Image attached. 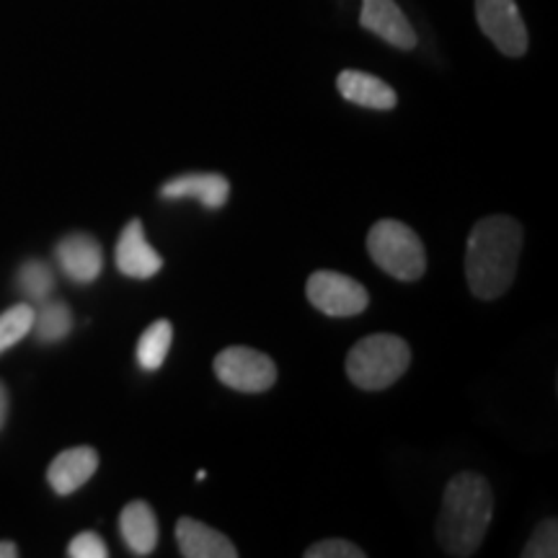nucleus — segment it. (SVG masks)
<instances>
[{
    "label": "nucleus",
    "mask_w": 558,
    "mask_h": 558,
    "mask_svg": "<svg viewBox=\"0 0 558 558\" xmlns=\"http://www.w3.org/2000/svg\"><path fill=\"white\" fill-rule=\"evenodd\" d=\"M114 262L117 269L130 279H150L163 269V259H160L158 251L145 239L143 222L137 218L124 226L120 241H117Z\"/></svg>",
    "instance_id": "9"
},
{
    "label": "nucleus",
    "mask_w": 558,
    "mask_h": 558,
    "mask_svg": "<svg viewBox=\"0 0 558 558\" xmlns=\"http://www.w3.org/2000/svg\"><path fill=\"white\" fill-rule=\"evenodd\" d=\"M96 471H99V452L88 445H78V448L62 450L52 460L50 469H47V481H50L54 494L68 497V494L86 486Z\"/></svg>",
    "instance_id": "11"
},
{
    "label": "nucleus",
    "mask_w": 558,
    "mask_h": 558,
    "mask_svg": "<svg viewBox=\"0 0 558 558\" xmlns=\"http://www.w3.org/2000/svg\"><path fill=\"white\" fill-rule=\"evenodd\" d=\"M124 546L135 556H150L158 546V518L148 501H130L120 514Z\"/></svg>",
    "instance_id": "15"
},
{
    "label": "nucleus",
    "mask_w": 558,
    "mask_h": 558,
    "mask_svg": "<svg viewBox=\"0 0 558 558\" xmlns=\"http://www.w3.org/2000/svg\"><path fill=\"white\" fill-rule=\"evenodd\" d=\"M5 418H9V390L0 383V429H3Z\"/></svg>",
    "instance_id": "23"
},
{
    "label": "nucleus",
    "mask_w": 558,
    "mask_h": 558,
    "mask_svg": "<svg viewBox=\"0 0 558 558\" xmlns=\"http://www.w3.org/2000/svg\"><path fill=\"white\" fill-rule=\"evenodd\" d=\"M525 230L509 215L478 220L465 246V279L478 300H497L512 288Z\"/></svg>",
    "instance_id": "1"
},
{
    "label": "nucleus",
    "mask_w": 558,
    "mask_h": 558,
    "mask_svg": "<svg viewBox=\"0 0 558 558\" xmlns=\"http://www.w3.org/2000/svg\"><path fill=\"white\" fill-rule=\"evenodd\" d=\"M68 556L70 558H107L109 548L107 543L101 541L99 533L86 530V533H78L68 543Z\"/></svg>",
    "instance_id": "21"
},
{
    "label": "nucleus",
    "mask_w": 558,
    "mask_h": 558,
    "mask_svg": "<svg viewBox=\"0 0 558 558\" xmlns=\"http://www.w3.org/2000/svg\"><path fill=\"white\" fill-rule=\"evenodd\" d=\"M171 341H173L171 320L160 318L156 324H150L137 341V349H135L137 365L148 369V373H156V369L163 367L166 357H169Z\"/></svg>",
    "instance_id": "16"
},
{
    "label": "nucleus",
    "mask_w": 558,
    "mask_h": 558,
    "mask_svg": "<svg viewBox=\"0 0 558 558\" xmlns=\"http://www.w3.org/2000/svg\"><path fill=\"white\" fill-rule=\"evenodd\" d=\"M311 305L329 318H352L367 311L369 295L365 284L341 271H313L305 284Z\"/></svg>",
    "instance_id": "6"
},
{
    "label": "nucleus",
    "mask_w": 558,
    "mask_h": 558,
    "mask_svg": "<svg viewBox=\"0 0 558 558\" xmlns=\"http://www.w3.org/2000/svg\"><path fill=\"white\" fill-rule=\"evenodd\" d=\"M494 514V494L478 473H458L445 486L442 509L437 518V543L448 556L469 558L486 538Z\"/></svg>",
    "instance_id": "2"
},
{
    "label": "nucleus",
    "mask_w": 558,
    "mask_h": 558,
    "mask_svg": "<svg viewBox=\"0 0 558 558\" xmlns=\"http://www.w3.org/2000/svg\"><path fill=\"white\" fill-rule=\"evenodd\" d=\"M177 543L181 556L186 558H235L239 548L233 541L218 533L215 527L205 525V522L181 518L177 522Z\"/></svg>",
    "instance_id": "13"
},
{
    "label": "nucleus",
    "mask_w": 558,
    "mask_h": 558,
    "mask_svg": "<svg viewBox=\"0 0 558 558\" xmlns=\"http://www.w3.org/2000/svg\"><path fill=\"white\" fill-rule=\"evenodd\" d=\"M32 326L34 308L29 303H19L5 313H0V354H3L5 349L16 347L19 341L32 331Z\"/></svg>",
    "instance_id": "19"
},
{
    "label": "nucleus",
    "mask_w": 558,
    "mask_h": 558,
    "mask_svg": "<svg viewBox=\"0 0 558 558\" xmlns=\"http://www.w3.org/2000/svg\"><path fill=\"white\" fill-rule=\"evenodd\" d=\"M360 24L375 37L386 39L396 50H414L416 47L414 26L403 16L396 0H362Z\"/></svg>",
    "instance_id": "8"
},
{
    "label": "nucleus",
    "mask_w": 558,
    "mask_h": 558,
    "mask_svg": "<svg viewBox=\"0 0 558 558\" xmlns=\"http://www.w3.org/2000/svg\"><path fill=\"white\" fill-rule=\"evenodd\" d=\"M32 329L41 344H54V341L65 339L70 329H73V313L60 300H45L39 313L34 311Z\"/></svg>",
    "instance_id": "17"
},
{
    "label": "nucleus",
    "mask_w": 558,
    "mask_h": 558,
    "mask_svg": "<svg viewBox=\"0 0 558 558\" xmlns=\"http://www.w3.org/2000/svg\"><path fill=\"white\" fill-rule=\"evenodd\" d=\"M222 386L239 393H264L277 383V365L269 354L251 347H228L213 362Z\"/></svg>",
    "instance_id": "5"
},
{
    "label": "nucleus",
    "mask_w": 558,
    "mask_h": 558,
    "mask_svg": "<svg viewBox=\"0 0 558 558\" xmlns=\"http://www.w3.org/2000/svg\"><path fill=\"white\" fill-rule=\"evenodd\" d=\"M369 259L401 282H416L427 271V251L418 235L401 220H380L367 233Z\"/></svg>",
    "instance_id": "4"
},
{
    "label": "nucleus",
    "mask_w": 558,
    "mask_h": 558,
    "mask_svg": "<svg viewBox=\"0 0 558 558\" xmlns=\"http://www.w3.org/2000/svg\"><path fill=\"white\" fill-rule=\"evenodd\" d=\"M337 88L347 101L365 109L388 111L399 104V96H396V90L390 88L386 81L375 78V75L369 73H360V70H341L337 78Z\"/></svg>",
    "instance_id": "14"
},
{
    "label": "nucleus",
    "mask_w": 558,
    "mask_h": 558,
    "mask_svg": "<svg viewBox=\"0 0 558 558\" xmlns=\"http://www.w3.org/2000/svg\"><path fill=\"white\" fill-rule=\"evenodd\" d=\"M163 199H197L207 209L226 207L230 197V181L222 173H184L160 186Z\"/></svg>",
    "instance_id": "12"
},
{
    "label": "nucleus",
    "mask_w": 558,
    "mask_h": 558,
    "mask_svg": "<svg viewBox=\"0 0 558 558\" xmlns=\"http://www.w3.org/2000/svg\"><path fill=\"white\" fill-rule=\"evenodd\" d=\"M411 365V349L393 333H373L349 349L347 375L362 390H383L403 378Z\"/></svg>",
    "instance_id": "3"
},
{
    "label": "nucleus",
    "mask_w": 558,
    "mask_h": 558,
    "mask_svg": "<svg viewBox=\"0 0 558 558\" xmlns=\"http://www.w3.org/2000/svg\"><path fill=\"white\" fill-rule=\"evenodd\" d=\"M305 558H365V550L349 541L329 538L305 550Z\"/></svg>",
    "instance_id": "22"
},
{
    "label": "nucleus",
    "mask_w": 558,
    "mask_h": 558,
    "mask_svg": "<svg viewBox=\"0 0 558 558\" xmlns=\"http://www.w3.org/2000/svg\"><path fill=\"white\" fill-rule=\"evenodd\" d=\"M558 556V522L556 518L543 520L522 548V558H556Z\"/></svg>",
    "instance_id": "20"
},
{
    "label": "nucleus",
    "mask_w": 558,
    "mask_h": 558,
    "mask_svg": "<svg viewBox=\"0 0 558 558\" xmlns=\"http://www.w3.org/2000/svg\"><path fill=\"white\" fill-rule=\"evenodd\" d=\"M16 284H19V290L24 292L26 300L45 303V300H50L52 290H54V275L45 262L29 259L26 264H21V269L16 275Z\"/></svg>",
    "instance_id": "18"
},
{
    "label": "nucleus",
    "mask_w": 558,
    "mask_h": 558,
    "mask_svg": "<svg viewBox=\"0 0 558 558\" xmlns=\"http://www.w3.org/2000/svg\"><path fill=\"white\" fill-rule=\"evenodd\" d=\"M54 259L60 269L73 279V282L88 284L99 279L104 269V251L99 241L88 233H70L54 248Z\"/></svg>",
    "instance_id": "10"
},
{
    "label": "nucleus",
    "mask_w": 558,
    "mask_h": 558,
    "mask_svg": "<svg viewBox=\"0 0 558 558\" xmlns=\"http://www.w3.org/2000/svg\"><path fill=\"white\" fill-rule=\"evenodd\" d=\"M19 556V548L16 543H0V558H16Z\"/></svg>",
    "instance_id": "24"
},
{
    "label": "nucleus",
    "mask_w": 558,
    "mask_h": 558,
    "mask_svg": "<svg viewBox=\"0 0 558 558\" xmlns=\"http://www.w3.org/2000/svg\"><path fill=\"white\" fill-rule=\"evenodd\" d=\"M476 19L481 32L497 45L507 58H522L527 52V26L514 0H476Z\"/></svg>",
    "instance_id": "7"
}]
</instances>
